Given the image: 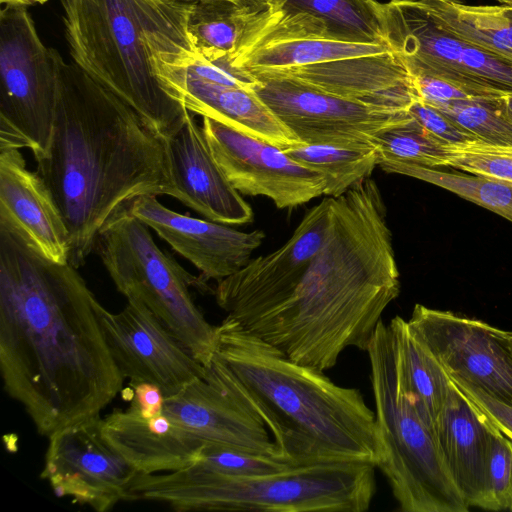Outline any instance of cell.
<instances>
[{
  "label": "cell",
  "mask_w": 512,
  "mask_h": 512,
  "mask_svg": "<svg viewBox=\"0 0 512 512\" xmlns=\"http://www.w3.org/2000/svg\"><path fill=\"white\" fill-rule=\"evenodd\" d=\"M77 268L42 256L0 225V370L6 393L49 437L100 415L124 377Z\"/></svg>",
  "instance_id": "cell-1"
},
{
  "label": "cell",
  "mask_w": 512,
  "mask_h": 512,
  "mask_svg": "<svg viewBox=\"0 0 512 512\" xmlns=\"http://www.w3.org/2000/svg\"><path fill=\"white\" fill-rule=\"evenodd\" d=\"M399 276L381 191L369 177L332 198L327 235L291 294L241 326L292 361L326 371L346 348L367 351L400 293Z\"/></svg>",
  "instance_id": "cell-2"
},
{
  "label": "cell",
  "mask_w": 512,
  "mask_h": 512,
  "mask_svg": "<svg viewBox=\"0 0 512 512\" xmlns=\"http://www.w3.org/2000/svg\"><path fill=\"white\" fill-rule=\"evenodd\" d=\"M58 91L50 144L36 172L81 266L103 226L141 195L175 197L167 140L124 100L57 52Z\"/></svg>",
  "instance_id": "cell-3"
},
{
  "label": "cell",
  "mask_w": 512,
  "mask_h": 512,
  "mask_svg": "<svg viewBox=\"0 0 512 512\" xmlns=\"http://www.w3.org/2000/svg\"><path fill=\"white\" fill-rule=\"evenodd\" d=\"M216 354L293 466L378 461L375 413L360 391L296 363L225 317Z\"/></svg>",
  "instance_id": "cell-4"
},
{
  "label": "cell",
  "mask_w": 512,
  "mask_h": 512,
  "mask_svg": "<svg viewBox=\"0 0 512 512\" xmlns=\"http://www.w3.org/2000/svg\"><path fill=\"white\" fill-rule=\"evenodd\" d=\"M72 62L168 138L188 110L163 89L152 66L154 36L187 29L192 2L60 0Z\"/></svg>",
  "instance_id": "cell-5"
},
{
  "label": "cell",
  "mask_w": 512,
  "mask_h": 512,
  "mask_svg": "<svg viewBox=\"0 0 512 512\" xmlns=\"http://www.w3.org/2000/svg\"><path fill=\"white\" fill-rule=\"evenodd\" d=\"M375 468L367 462L321 463L235 477L192 465L137 473L125 500L161 502L178 512H364L375 494Z\"/></svg>",
  "instance_id": "cell-6"
},
{
  "label": "cell",
  "mask_w": 512,
  "mask_h": 512,
  "mask_svg": "<svg viewBox=\"0 0 512 512\" xmlns=\"http://www.w3.org/2000/svg\"><path fill=\"white\" fill-rule=\"evenodd\" d=\"M375 402L378 467L404 512H466L431 425L408 387L397 332L378 323L367 351Z\"/></svg>",
  "instance_id": "cell-7"
},
{
  "label": "cell",
  "mask_w": 512,
  "mask_h": 512,
  "mask_svg": "<svg viewBox=\"0 0 512 512\" xmlns=\"http://www.w3.org/2000/svg\"><path fill=\"white\" fill-rule=\"evenodd\" d=\"M149 229L124 207L103 226L94 249L118 291L146 306L208 366L216 355V326L196 306L190 288L210 289L164 253Z\"/></svg>",
  "instance_id": "cell-8"
},
{
  "label": "cell",
  "mask_w": 512,
  "mask_h": 512,
  "mask_svg": "<svg viewBox=\"0 0 512 512\" xmlns=\"http://www.w3.org/2000/svg\"><path fill=\"white\" fill-rule=\"evenodd\" d=\"M57 50L44 45L26 7L0 12V145L43 157L52 135Z\"/></svg>",
  "instance_id": "cell-9"
},
{
  "label": "cell",
  "mask_w": 512,
  "mask_h": 512,
  "mask_svg": "<svg viewBox=\"0 0 512 512\" xmlns=\"http://www.w3.org/2000/svg\"><path fill=\"white\" fill-rule=\"evenodd\" d=\"M385 42L412 76L455 84L474 97L512 93V62L441 28L419 0L382 3Z\"/></svg>",
  "instance_id": "cell-10"
},
{
  "label": "cell",
  "mask_w": 512,
  "mask_h": 512,
  "mask_svg": "<svg viewBox=\"0 0 512 512\" xmlns=\"http://www.w3.org/2000/svg\"><path fill=\"white\" fill-rule=\"evenodd\" d=\"M256 94L303 144L376 148L375 137L409 120L408 110L352 100L283 78H258Z\"/></svg>",
  "instance_id": "cell-11"
},
{
  "label": "cell",
  "mask_w": 512,
  "mask_h": 512,
  "mask_svg": "<svg viewBox=\"0 0 512 512\" xmlns=\"http://www.w3.org/2000/svg\"><path fill=\"white\" fill-rule=\"evenodd\" d=\"M408 323L451 378L512 407V352L506 330L421 304L414 306Z\"/></svg>",
  "instance_id": "cell-12"
},
{
  "label": "cell",
  "mask_w": 512,
  "mask_h": 512,
  "mask_svg": "<svg viewBox=\"0 0 512 512\" xmlns=\"http://www.w3.org/2000/svg\"><path fill=\"white\" fill-rule=\"evenodd\" d=\"M48 438L41 478L57 496L97 512L126 499L138 472L104 438L100 415L62 427Z\"/></svg>",
  "instance_id": "cell-13"
},
{
  "label": "cell",
  "mask_w": 512,
  "mask_h": 512,
  "mask_svg": "<svg viewBox=\"0 0 512 512\" xmlns=\"http://www.w3.org/2000/svg\"><path fill=\"white\" fill-rule=\"evenodd\" d=\"M331 204L332 198L325 197L305 213L279 249L251 259L242 269L218 281L214 295L226 317L244 325L291 294L323 244Z\"/></svg>",
  "instance_id": "cell-14"
},
{
  "label": "cell",
  "mask_w": 512,
  "mask_h": 512,
  "mask_svg": "<svg viewBox=\"0 0 512 512\" xmlns=\"http://www.w3.org/2000/svg\"><path fill=\"white\" fill-rule=\"evenodd\" d=\"M205 367L203 377L165 397L163 413L204 442L286 461L224 361L216 354Z\"/></svg>",
  "instance_id": "cell-15"
},
{
  "label": "cell",
  "mask_w": 512,
  "mask_h": 512,
  "mask_svg": "<svg viewBox=\"0 0 512 512\" xmlns=\"http://www.w3.org/2000/svg\"><path fill=\"white\" fill-rule=\"evenodd\" d=\"M392 52L387 43L355 42L310 13L285 7L259 12L227 64L252 71Z\"/></svg>",
  "instance_id": "cell-16"
},
{
  "label": "cell",
  "mask_w": 512,
  "mask_h": 512,
  "mask_svg": "<svg viewBox=\"0 0 512 512\" xmlns=\"http://www.w3.org/2000/svg\"><path fill=\"white\" fill-rule=\"evenodd\" d=\"M213 157L240 193L270 198L279 209L293 208L324 195L321 173L290 158L283 149L202 117Z\"/></svg>",
  "instance_id": "cell-17"
},
{
  "label": "cell",
  "mask_w": 512,
  "mask_h": 512,
  "mask_svg": "<svg viewBox=\"0 0 512 512\" xmlns=\"http://www.w3.org/2000/svg\"><path fill=\"white\" fill-rule=\"evenodd\" d=\"M100 322L111 355L130 386L152 383L168 397L205 375L206 367L140 302L128 300L118 313L103 306Z\"/></svg>",
  "instance_id": "cell-18"
},
{
  "label": "cell",
  "mask_w": 512,
  "mask_h": 512,
  "mask_svg": "<svg viewBox=\"0 0 512 512\" xmlns=\"http://www.w3.org/2000/svg\"><path fill=\"white\" fill-rule=\"evenodd\" d=\"M125 208L191 262L206 281L218 282L242 269L265 238L260 229L243 232L180 214L165 207L156 195L136 197Z\"/></svg>",
  "instance_id": "cell-19"
},
{
  "label": "cell",
  "mask_w": 512,
  "mask_h": 512,
  "mask_svg": "<svg viewBox=\"0 0 512 512\" xmlns=\"http://www.w3.org/2000/svg\"><path fill=\"white\" fill-rule=\"evenodd\" d=\"M186 54L190 53H154L151 59L163 89L186 110L281 149L301 144L255 91L219 84L193 74L181 61Z\"/></svg>",
  "instance_id": "cell-20"
},
{
  "label": "cell",
  "mask_w": 512,
  "mask_h": 512,
  "mask_svg": "<svg viewBox=\"0 0 512 512\" xmlns=\"http://www.w3.org/2000/svg\"><path fill=\"white\" fill-rule=\"evenodd\" d=\"M283 78L328 94L408 110L418 97L412 75L393 52L247 73Z\"/></svg>",
  "instance_id": "cell-21"
},
{
  "label": "cell",
  "mask_w": 512,
  "mask_h": 512,
  "mask_svg": "<svg viewBox=\"0 0 512 512\" xmlns=\"http://www.w3.org/2000/svg\"><path fill=\"white\" fill-rule=\"evenodd\" d=\"M433 430L450 476L468 507L497 511L489 459L500 429L452 379Z\"/></svg>",
  "instance_id": "cell-22"
},
{
  "label": "cell",
  "mask_w": 512,
  "mask_h": 512,
  "mask_svg": "<svg viewBox=\"0 0 512 512\" xmlns=\"http://www.w3.org/2000/svg\"><path fill=\"white\" fill-rule=\"evenodd\" d=\"M166 140L174 198L215 222L239 225L253 221L251 206L226 178L191 112Z\"/></svg>",
  "instance_id": "cell-23"
},
{
  "label": "cell",
  "mask_w": 512,
  "mask_h": 512,
  "mask_svg": "<svg viewBox=\"0 0 512 512\" xmlns=\"http://www.w3.org/2000/svg\"><path fill=\"white\" fill-rule=\"evenodd\" d=\"M0 225L47 259L69 262V231L50 190L27 168L20 149L5 145H0Z\"/></svg>",
  "instance_id": "cell-24"
},
{
  "label": "cell",
  "mask_w": 512,
  "mask_h": 512,
  "mask_svg": "<svg viewBox=\"0 0 512 512\" xmlns=\"http://www.w3.org/2000/svg\"><path fill=\"white\" fill-rule=\"evenodd\" d=\"M107 442L138 472H172L198 462L206 442L164 413L143 417L135 408L102 418Z\"/></svg>",
  "instance_id": "cell-25"
},
{
  "label": "cell",
  "mask_w": 512,
  "mask_h": 512,
  "mask_svg": "<svg viewBox=\"0 0 512 512\" xmlns=\"http://www.w3.org/2000/svg\"><path fill=\"white\" fill-rule=\"evenodd\" d=\"M444 30L512 62V7L471 6L456 0H419Z\"/></svg>",
  "instance_id": "cell-26"
},
{
  "label": "cell",
  "mask_w": 512,
  "mask_h": 512,
  "mask_svg": "<svg viewBox=\"0 0 512 512\" xmlns=\"http://www.w3.org/2000/svg\"><path fill=\"white\" fill-rule=\"evenodd\" d=\"M261 10L246 1L192 2L187 29L195 52L209 61L229 59Z\"/></svg>",
  "instance_id": "cell-27"
},
{
  "label": "cell",
  "mask_w": 512,
  "mask_h": 512,
  "mask_svg": "<svg viewBox=\"0 0 512 512\" xmlns=\"http://www.w3.org/2000/svg\"><path fill=\"white\" fill-rule=\"evenodd\" d=\"M398 336L402 367L418 409L433 425L446 401L451 378L408 321L395 316L390 321Z\"/></svg>",
  "instance_id": "cell-28"
},
{
  "label": "cell",
  "mask_w": 512,
  "mask_h": 512,
  "mask_svg": "<svg viewBox=\"0 0 512 512\" xmlns=\"http://www.w3.org/2000/svg\"><path fill=\"white\" fill-rule=\"evenodd\" d=\"M377 166L386 173L406 175L436 185L512 222V182L463 171H442L380 155Z\"/></svg>",
  "instance_id": "cell-29"
},
{
  "label": "cell",
  "mask_w": 512,
  "mask_h": 512,
  "mask_svg": "<svg viewBox=\"0 0 512 512\" xmlns=\"http://www.w3.org/2000/svg\"><path fill=\"white\" fill-rule=\"evenodd\" d=\"M296 162L318 171L325 180L324 195L336 198L369 178L378 162L377 148L298 144L283 149Z\"/></svg>",
  "instance_id": "cell-30"
},
{
  "label": "cell",
  "mask_w": 512,
  "mask_h": 512,
  "mask_svg": "<svg viewBox=\"0 0 512 512\" xmlns=\"http://www.w3.org/2000/svg\"><path fill=\"white\" fill-rule=\"evenodd\" d=\"M287 9L323 19L337 35L355 42L386 43L377 0H286Z\"/></svg>",
  "instance_id": "cell-31"
},
{
  "label": "cell",
  "mask_w": 512,
  "mask_h": 512,
  "mask_svg": "<svg viewBox=\"0 0 512 512\" xmlns=\"http://www.w3.org/2000/svg\"><path fill=\"white\" fill-rule=\"evenodd\" d=\"M429 105L482 142L512 145V114L504 96L467 98Z\"/></svg>",
  "instance_id": "cell-32"
},
{
  "label": "cell",
  "mask_w": 512,
  "mask_h": 512,
  "mask_svg": "<svg viewBox=\"0 0 512 512\" xmlns=\"http://www.w3.org/2000/svg\"><path fill=\"white\" fill-rule=\"evenodd\" d=\"M447 145L412 117L375 137L380 156L430 168L444 167Z\"/></svg>",
  "instance_id": "cell-33"
},
{
  "label": "cell",
  "mask_w": 512,
  "mask_h": 512,
  "mask_svg": "<svg viewBox=\"0 0 512 512\" xmlns=\"http://www.w3.org/2000/svg\"><path fill=\"white\" fill-rule=\"evenodd\" d=\"M194 465L207 471L235 477L271 474L292 466L282 459L212 442L204 444L200 459Z\"/></svg>",
  "instance_id": "cell-34"
},
{
  "label": "cell",
  "mask_w": 512,
  "mask_h": 512,
  "mask_svg": "<svg viewBox=\"0 0 512 512\" xmlns=\"http://www.w3.org/2000/svg\"><path fill=\"white\" fill-rule=\"evenodd\" d=\"M444 167L512 182V145L472 141L447 145Z\"/></svg>",
  "instance_id": "cell-35"
},
{
  "label": "cell",
  "mask_w": 512,
  "mask_h": 512,
  "mask_svg": "<svg viewBox=\"0 0 512 512\" xmlns=\"http://www.w3.org/2000/svg\"><path fill=\"white\" fill-rule=\"evenodd\" d=\"M489 478L497 511H512V439L501 431L492 441Z\"/></svg>",
  "instance_id": "cell-36"
},
{
  "label": "cell",
  "mask_w": 512,
  "mask_h": 512,
  "mask_svg": "<svg viewBox=\"0 0 512 512\" xmlns=\"http://www.w3.org/2000/svg\"><path fill=\"white\" fill-rule=\"evenodd\" d=\"M408 113L428 132L449 145L478 141V138L462 128L438 109L420 98L412 102Z\"/></svg>",
  "instance_id": "cell-37"
},
{
  "label": "cell",
  "mask_w": 512,
  "mask_h": 512,
  "mask_svg": "<svg viewBox=\"0 0 512 512\" xmlns=\"http://www.w3.org/2000/svg\"><path fill=\"white\" fill-rule=\"evenodd\" d=\"M451 378V377H450ZM452 381L473 400L496 424L500 431L512 439V407L489 396L461 380L451 378Z\"/></svg>",
  "instance_id": "cell-38"
},
{
  "label": "cell",
  "mask_w": 512,
  "mask_h": 512,
  "mask_svg": "<svg viewBox=\"0 0 512 512\" xmlns=\"http://www.w3.org/2000/svg\"><path fill=\"white\" fill-rule=\"evenodd\" d=\"M134 390L130 406L143 417L151 418L163 413L165 395L155 384L142 382L131 386Z\"/></svg>",
  "instance_id": "cell-39"
},
{
  "label": "cell",
  "mask_w": 512,
  "mask_h": 512,
  "mask_svg": "<svg viewBox=\"0 0 512 512\" xmlns=\"http://www.w3.org/2000/svg\"><path fill=\"white\" fill-rule=\"evenodd\" d=\"M246 2L260 8L267 9L269 11H275L283 8L286 0H245Z\"/></svg>",
  "instance_id": "cell-40"
},
{
  "label": "cell",
  "mask_w": 512,
  "mask_h": 512,
  "mask_svg": "<svg viewBox=\"0 0 512 512\" xmlns=\"http://www.w3.org/2000/svg\"><path fill=\"white\" fill-rule=\"evenodd\" d=\"M48 0H0L3 6L28 7L36 4H44Z\"/></svg>",
  "instance_id": "cell-41"
},
{
  "label": "cell",
  "mask_w": 512,
  "mask_h": 512,
  "mask_svg": "<svg viewBox=\"0 0 512 512\" xmlns=\"http://www.w3.org/2000/svg\"><path fill=\"white\" fill-rule=\"evenodd\" d=\"M504 99H505V102H506V105H507L509 111L512 114V93L506 94L504 96Z\"/></svg>",
  "instance_id": "cell-42"
},
{
  "label": "cell",
  "mask_w": 512,
  "mask_h": 512,
  "mask_svg": "<svg viewBox=\"0 0 512 512\" xmlns=\"http://www.w3.org/2000/svg\"><path fill=\"white\" fill-rule=\"evenodd\" d=\"M162 2H198V1H205V0H160ZM235 2L245 1V0H230Z\"/></svg>",
  "instance_id": "cell-43"
},
{
  "label": "cell",
  "mask_w": 512,
  "mask_h": 512,
  "mask_svg": "<svg viewBox=\"0 0 512 512\" xmlns=\"http://www.w3.org/2000/svg\"><path fill=\"white\" fill-rule=\"evenodd\" d=\"M502 5L511 6L512 7V0H497Z\"/></svg>",
  "instance_id": "cell-44"
}]
</instances>
